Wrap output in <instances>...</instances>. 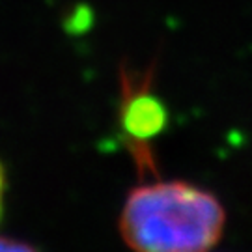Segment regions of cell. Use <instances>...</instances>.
<instances>
[{"label": "cell", "mask_w": 252, "mask_h": 252, "mask_svg": "<svg viewBox=\"0 0 252 252\" xmlns=\"http://www.w3.org/2000/svg\"><path fill=\"white\" fill-rule=\"evenodd\" d=\"M224 228V209L185 181H153L126 200L120 230L133 252H207Z\"/></svg>", "instance_id": "1"}, {"label": "cell", "mask_w": 252, "mask_h": 252, "mask_svg": "<svg viewBox=\"0 0 252 252\" xmlns=\"http://www.w3.org/2000/svg\"><path fill=\"white\" fill-rule=\"evenodd\" d=\"M124 127L127 135L133 136L135 142H146L155 133L161 131L164 124V110L148 94H136L135 97L127 101L124 112Z\"/></svg>", "instance_id": "2"}, {"label": "cell", "mask_w": 252, "mask_h": 252, "mask_svg": "<svg viewBox=\"0 0 252 252\" xmlns=\"http://www.w3.org/2000/svg\"><path fill=\"white\" fill-rule=\"evenodd\" d=\"M0 252H37L34 247L11 239V237H0Z\"/></svg>", "instance_id": "3"}, {"label": "cell", "mask_w": 252, "mask_h": 252, "mask_svg": "<svg viewBox=\"0 0 252 252\" xmlns=\"http://www.w3.org/2000/svg\"><path fill=\"white\" fill-rule=\"evenodd\" d=\"M4 187H6V180H4V168L0 164V215H2V200H4Z\"/></svg>", "instance_id": "4"}]
</instances>
